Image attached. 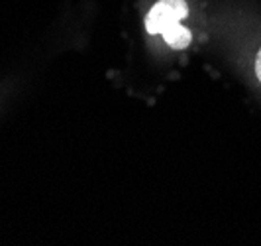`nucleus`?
Segmentation results:
<instances>
[{
	"label": "nucleus",
	"mask_w": 261,
	"mask_h": 246,
	"mask_svg": "<svg viewBox=\"0 0 261 246\" xmlns=\"http://www.w3.org/2000/svg\"><path fill=\"white\" fill-rule=\"evenodd\" d=\"M189 14V6L185 0H159L145 16V30L147 34L157 36L177 22H181Z\"/></svg>",
	"instance_id": "1"
},
{
	"label": "nucleus",
	"mask_w": 261,
	"mask_h": 246,
	"mask_svg": "<svg viewBox=\"0 0 261 246\" xmlns=\"http://www.w3.org/2000/svg\"><path fill=\"white\" fill-rule=\"evenodd\" d=\"M161 36H163V39H165V43L171 46L173 50H185V48H189V43L193 41L191 30L185 28L181 22H177V24L169 26Z\"/></svg>",
	"instance_id": "2"
},
{
	"label": "nucleus",
	"mask_w": 261,
	"mask_h": 246,
	"mask_svg": "<svg viewBox=\"0 0 261 246\" xmlns=\"http://www.w3.org/2000/svg\"><path fill=\"white\" fill-rule=\"evenodd\" d=\"M255 75H257V79H259L261 83V50L257 53V59H255Z\"/></svg>",
	"instance_id": "3"
}]
</instances>
